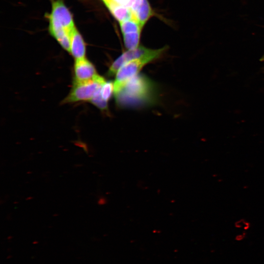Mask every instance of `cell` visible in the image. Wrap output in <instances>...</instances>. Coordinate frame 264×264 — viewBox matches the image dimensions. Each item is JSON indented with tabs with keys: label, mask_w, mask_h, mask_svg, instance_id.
Segmentation results:
<instances>
[{
	"label": "cell",
	"mask_w": 264,
	"mask_h": 264,
	"mask_svg": "<svg viewBox=\"0 0 264 264\" xmlns=\"http://www.w3.org/2000/svg\"><path fill=\"white\" fill-rule=\"evenodd\" d=\"M166 48L164 47L159 49H152L143 46L139 45L135 49L128 50L123 53L113 61L109 67L107 74L109 76L115 75L118 69L124 64L133 59L153 55L160 57Z\"/></svg>",
	"instance_id": "obj_4"
},
{
	"label": "cell",
	"mask_w": 264,
	"mask_h": 264,
	"mask_svg": "<svg viewBox=\"0 0 264 264\" xmlns=\"http://www.w3.org/2000/svg\"><path fill=\"white\" fill-rule=\"evenodd\" d=\"M261 61H264V55L262 57V58L261 59Z\"/></svg>",
	"instance_id": "obj_18"
},
{
	"label": "cell",
	"mask_w": 264,
	"mask_h": 264,
	"mask_svg": "<svg viewBox=\"0 0 264 264\" xmlns=\"http://www.w3.org/2000/svg\"><path fill=\"white\" fill-rule=\"evenodd\" d=\"M100 89L101 88L95 93L90 102L99 109L102 110H108V102L101 97Z\"/></svg>",
	"instance_id": "obj_14"
},
{
	"label": "cell",
	"mask_w": 264,
	"mask_h": 264,
	"mask_svg": "<svg viewBox=\"0 0 264 264\" xmlns=\"http://www.w3.org/2000/svg\"><path fill=\"white\" fill-rule=\"evenodd\" d=\"M113 2L121 5L126 6L127 5L130 0H111Z\"/></svg>",
	"instance_id": "obj_16"
},
{
	"label": "cell",
	"mask_w": 264,
	"mask_h": 264,
	"mask_svg": "<svg viewBox=\"0 0 264 264\" xmlns=\"http://www.w3.org/2000/svg\"><path fill=\"white\" fill-rule=\"evenodd\" d=\"M157 56H147L130 61L124 64L115 74L114 93L118 91L131 79L139 74L149 63L159 58Z\"/></svg>",
	"instance_id": "obj_3"
},
{
	"label": "cell",
	"mask_w": 264,
	"mask_h": 264,
	"mask_svg": "<svg viewBox=\"0 0 264 264\" xmlns=\"http://www.w3.org/2000/svg\"><path fill=\"white\" fill-rule=\"evenodd\" d=\"M114 90V82L106 81L101 88V96L105 101L108 102L113 94Z\"/></svg>",
	"instance_id": "obj_13"
},
{
	"label": "cell",
	"mask_w": 264,
	"mask_h": 264,
	"mask_svg": "<svg viewBox=\"0 0 264 264\" xmlns=\"http://www.w3.org/2000/svg\"><path fill=\"white\" fill-rule=\"evenodd\" d=\"M49 32L66 50L70 52V39L69 31L63 27H48Z\"/></svg>",
	"instance_id": "obj_9"
},
{
	"label": "cell",
	"mask_w": 264,
	"mask_h": 264,
	"mask_svg": "<svg viewBox=\"0 0 264 264\" xmlns=\"http://www.w3.org/2000/svg\"><path fill=\"white\" fill-rule=\"evenodd\" d=\"M69 33L70 39L69 53L75 59L86 57V46L81 34L75 26Z\"/></svg>",
	"instance_id": "obj_7"
},
{
	"label": "cell",
	"mask_w": 264,
	"mask_h": 264,
	"mask_svg": "<svg viewBox=\"0 0 264 264\" xmlns=\"http://www.w3.org/2000/svg\"><path fill=\"white\" fill-rule=\"evenodd\" d=\"M142 1L143 0H130L126 6L130 8L133 13L141 5Z\"/></svg>",
	"instance_id": "obj_15"
},
{
	"label": "cell",
	"mask_w": 264,
	"mask_h": 264,
	"mask_svg": "<svg viewBox=\"0 0 264 264\" xmlns=\"http://www.w3.org/2000/svg\"><path fill=\"white\" fill-rule=\"evenodd\" d=\"M47 18L50 26L62 27L68 31L75 27L71 13L62 0L52 2L51 11Z\"/></svg>",
	"instance_id": "obj_5"
},
{
	"label": "cell",
	"mask_w": 264,
	"mask_h": 264,
	"mask_svg": "<svg viewBox=\"0 0 264 264\" xmlns=\"http://www.w3.org/2000/svg\"><path fill=\"white\" fill-rule=\"evenodd\" d=\"M105 5L113 16L119 22L133 17L131 9L126 6L117 4L111 0Z\"/></svg>",
	"instance_id": "obj_8"
},
{
	"label": "cell",
	"mask_w": 264,
	"mask_h": 264,
	"mask_svg": "<svg viewBox=\"0 0 264 264\" xmlns=\"http://www.w3.org/2000/svg\"><path fill=\"white\" fill-rule=\"evenodd\" d=\"M97 74L94 65L85 58L75 59L74 65V82H79L90 80Z\"/></svg>",
	"instance_id": "obj_6"
},
{
	"label": "cell",
	"mask_w": 264,
	"mask_h": 264,
	"mask_svg": "<svg viewBox=\"0 0 264 264\" xmlns=\"http://www.w3.org/2000/svg\"><path fill=\"white\" fill-rule=\"evenodd\" d=\"M103 2L104 3V4H105L106 3H107V2H108L109 1H110V0H102Z\"/></svg>",
	"instance_id": "obj_17"
},
{
	"label": "cell",
	"mask_w": 264,
	"mask_h": 264,
	"mask_svg": "<svg viewBox=\"0 0 264 264\" xmlns=\"http://www.w3.org/2000/svg\"><path fill=\"white\" fill-rule=\"evenodd\" d=\"M106 81L102 76L97 75L90 80L75 82L65 103L89 101Z\"/></svg>",
	"instance_id": "obj_2"
},
{
	"label": "cell",
	"mask_w": 264,
	"mask_h": 264,
	"mask_svg": "<svg viewBox=\"0 0 264 264\" xmlns=\"http://www.w3.org/2000/svg\"><path fill=\"white\" fill-rule=\"evenodd\" d=\"M141 32L123 34L124 45L127 49L131 50L139 46Z\"/></svg>",
	"instance_id": "obj_12"
},
{
	"label": "cell",
	"mask_w": 264,
	"mask_h": 264,
	"mask_svg": "<svg viewBox=\"0 0 264 264\" xmlns=\"http://www.w3.org/2000/svg\"><path fill=\"white\" fill-rule=\"evenodd\" d=\"M120 29L122 34L141 32L142 26L134 18L120 22Z\"/></svg>",
	"instance_id": "obj_11"
},
{
	"label": "cell",
	"mask_w": 264,
	"mask_h": 264,
	"mask_svg": "<svg viewBox=\"0 0 264 264\" xmlns=\"http://www.w3.org/2000/svg\"><path fill=\"white\" fill-rule=\"evenodd\" d=\"M153 15V11L148 0H143L141 5L133 13V17L142 27Z\"/></svg>",
	"instance_id": "obj_10"
},
{
	"label": "cell",
	"mask_w": 264,
	"mask_h": 264,
	"mask_svg": "<svg viewBox=\"0 0 264 264\" xmlns=\"http://www.w3.org/2000/svg\"><path fill=\"white\" fill-rule=\"evenodd\" d=\"M114 95L117 105L121 107H144L155 101L156 88L146 75L138 74L129 80Z\"/></svg>",
	"instance_id": "obj_1"
}]
</instances>
